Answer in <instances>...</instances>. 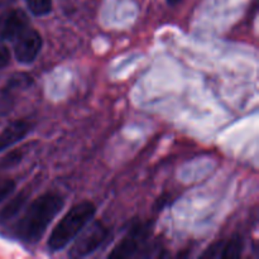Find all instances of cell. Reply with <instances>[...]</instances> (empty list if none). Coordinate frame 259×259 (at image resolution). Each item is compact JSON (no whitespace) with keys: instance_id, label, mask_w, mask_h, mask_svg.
I'll return each mask as SVG.
<instances>
[{"instance_id":"obj_5","label":"cell","mask_w":259,"mask_h":259,"mask_svg":"<svg viewBox=\"0 0 259 259\" xmlns=\"http://www.w3.org/2000/svg\"><path fill=\"white\" fill-rule=\"evenodd\" d=\"M148 225L137 224L132 228L131 232L123 238L120 243L113 249V252L109 254V258H131L138 255L139 250L147 242V238L149 234Z\"/></svg>"},{"instance_id":"obj_14","label":"cell","mask_w":259,"mask_h":259,"mask_svg":"<svg viewBox=\"0 0 259 259\" xmlns=\"http://www.w3.org/2000/svg\"><path fill=\"white\" fill-rule=\"evenodd\" d=\"M14 0H0V8H5L8 5H10Z\"/></svg>"},{"instance_id":"obj_12","label":"cell","mask_w":259,"mask_h":259,"mask_svg":"<svg viewBox=\"0 0 259 259\" xmlns=\"http://www.w3.org/2000/svg\"><path fill=\"white\" fill-rule=\"evenodd\" d=\"M20 159H22V153H20L19 151H14V152H12V153L8 154L7 157H4V158H3V161L0 162V166H3V167L13 166V164H17Z\"/></svg>"},{"instance_id":"obj_13","label":"cell","mask_w":259,"mask_h":259,"mask_svg":"<svg viewBox=\"0 0 259 259\" xmlns=\"http://www.w3.org/2000/svg\"><path fill=\"white\" fill-rule=\"evenodd\" d=\"M10 62V52L7 46L0 43V68H4Z\"/></svg>"},{"instance_id":"obj_4","label":"cell","mask_w":259,"mask_h":259,"mask_svg":"<svg viewBox=\"0 0 259 259\" xmlns=\"http://www.w3.org/2000/svg\"><path fill=\"white\" fill-rule=\"evenodd\" d=\"M14 55L18 62L32 63L42 50L43 40L39 32L28 27L14 40Z\"/></svg>"},{"instance_id":"obj_15","label":"cell","mask_w":259,"mask_h":259,"mask_svg":"<svg viewBox=\"0 0 259 259\" xmlns=\"http://www.w3.org/2000/svg\"><path fill=\"white\" fill-rule=\"evenodd\" d=\"M167 3H168L169 5H175V4H177V3L180 2V0H166Z\"/></svg>"},{"instance_id":"obj_8","label":"cell","mask_w":259,"mask_h":259,"mask_svg":"<svg viewBox=\"0 0 259 259\" xmlns=\"http://www.w3.org/2000/svg\"><path fill=\"white\" fill-rule=\"evenodd\" d=\"M220 249L211 247L202 254V257H215L223 259H237L242 255L243 239L239 235H234L225 243H218Z\"/></svg>"},{"instance_id":"obj_1","label":"cell","mask_w":259,"mask_h":259,"mask_svg":"<svg viewBox=\"0 0 259 259\" xmlns=\"http://www.w3.org/2000/svg\"><path fill=\"white\" fill-rule=\"evenodd\" d=\"M65 205V199L57 192H46L30 202L13 227L14 237L25 244L39 242L56 217Z\"/></svg>"},{"instance_id":"obj_6","label":"cell","mask_w":259,"mask_h":259,"mask_svg":"<svg viewBox=\"0 0 259 259\" xmlns=\"http://www.w3.org/2000/svg\"><path fill=\"white\" fill-rule=\"evenodd\" d=\"M29 19L20 9L7 10L0 15V40H14L20 33L27 29Z\"/></svg>"},{"instance_id":"obj_9","label":"cell","mask_w":259,"mask_h":259,"mask_svg":"<svg viewBox=\"0 0 259 259\" xmlns=\"http://www.w3.org/2000/svg\"><path fill=\"white\" fill-rule=\"evenodd\" d=\"M25 201H27V196H25L24 192L18 194L14 199L10 200V201L3 207V210L0 211V222L4 223V222H8V220L13 219V218H14L15 215L23 209Z\"/></svg>"},{"instance_id":"obj_10","label":"cell","mask_w":259,"mask_h":259,"mask_svg":"<svg viewBox=\"0 0 259 259\" xmlns=\"http://www.w3.org/2000/svg\"><path fill=\"white\" fill-rule=\"evenodd\" d=\"M30 12L37 17L50 14L52 10V0H25Z\"/></svg>"},{"instance_id":"obj_7","label":"cell","mask_w":259,"mask_h":259,"mask_svg":"<svg viewBox=\"0 0 259 259\" xmlns=\"http://www.w3.org/2000/svg\"><path fill=\"white\" fill-rule=\"evenodd\" d=\"M30 128V124L25 120L12 121L9 125L5 126L4 131L0 133V152L22 141L29 133Z\"/></svg>"},{"instance_id":"obj_2","label":"cell","mask_w":259,"mask_h":259,"mask_svg":"<svg viewBox=\"0 0 259 259\" xmlns=\"http://www.w3.org/2000/svg\"><path fill=\"white\" fill-rule=\"evenodd\" d=\"M95 212L96 206L91 201H81L73 205L51 233L48 248L52 252L63 249L95 217Z\"/></svg>"},{"instance_id":"obj_11","label":"cell","mask_w":259,"mask_h":259,"mask_svg":"<svg viewBox=\"0 0 259 259\" xmlns=\"http://www.w3.org/2000/svg\"><path fill=\"white\" fill-rule=\"evenodd\" d=\"M15 189V182L10 179L0 177V202L7 199Z\"/></svg>"},{"instance_id":"obj_3","label":"cell","mask_w":259,"mask_h":259,"mask_svg":"<svg viewBox=\"0 0 259 259\" xmlns=\"http://www.w3.org/2000/svg\"><path fill=\"white\" fill-rule=\"evenodd\" d=\"M109 229L101 222H94L88 229L81 230L77 239L71 248L70 255L73 258H83L93 254L106 242Z\"/></svg>"}]
</instances>
